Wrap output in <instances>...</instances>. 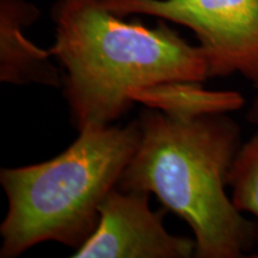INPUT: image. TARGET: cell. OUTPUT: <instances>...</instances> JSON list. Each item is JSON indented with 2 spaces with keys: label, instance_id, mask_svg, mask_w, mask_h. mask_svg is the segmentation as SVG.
<instances>
[{
  "label": "cell",
  "instance_id": "obj_3",
  "mask_svg": "<svg viewBox=\"0 0 258 258\" xmlns=\"http://www.w3.org/2000/svg\"><path fill=\"white\" fill-rule=\"evenodd\" d=\"M140 138L139 121L90 124L53 159L3 167L8 212L0 225V257L16 258L46 241L78 250L95 232L99 206L118 185Z\"/></svg>",
  "mask_w": 258,
  "mask_h": 258
},
{
  "label": "cell",
  "instance_id": "obj_9",
  "mask_svg": "<svg viewBox=\"0 0 258 258\" xmlns=\"http://www.w3.org/2000/svg\"><path fill=\"white\" fill-rule=\"evenodd\" d=\"M247 121L250 123L258 125V93L257 96L254 97L252 104H251L249 112H247Z\"/></svg>",
  "mask_w": 258,
  "mask_h": 258
},
{
  "label": "cell",
  "instance_id": "obj_8",
  "mask_svg": "<svg viewBox=\"0 0 258 258\" xmlns=\"http://www.w3.org/2000/svg\"><path fill=\"white\" fill-rule=\"evenodd\" d=\"M227 185L235 208L256 218L258 243V132L241 145L228 172Z\"/></svg>",
  "mask_w": 258,
  "mask_h": 258
},
{
  "label": "cell",
  "instance_id": "obj_2",
  "mask_svg": "<svg viewBox=\"0 0 258 258\" xmlns=\"http://www.w3.org/2000/svg\"><path fill=\"white\" fill-rule=\"evenodd\" d=\"M138 150L117 188L154 194L190 226L198 258H239L257 241L256 222L225 191L241 147L240 128L225 114L177 118L143 112Z\"/></svg>",
  "mask_w": 258,
  "mask_h": 258
},
{
  "label": "cell",
  "instance_id": "obj_6",
  "mask_svg": "<svg viewBox=\"0 0 258 258\" xmlns=\"http://www.w3.org/2000/svg\"><path fill=\"white\" fill-rule=\"evenodd\" d=\"M40 17V10L28 0H0V82L14 85L61 88L62 71L51 63L49 51L25 36Z\"/></svg>",
  "mask_w": 258,
  "mask_h": 258
},
{
  "label": "cell",
  "instance_id": "obj_4",
  "mask_svg": "<svg viewBox=\"0 0 258 258\" xmlns=\"http://www.w3.org/2000/svg\"><path fill=\"white\" fill-rule=\"evenodd\" d=\"M124 17L145 15L192 31L209 78L240 74L258 90V0H103Z\"/></svg>",
  "mask_w": 258,
  "mask_h": 258
},
{
  "label": "cell",
  "instance_id": "obj_5",
  "mask_svg": "<svg viewBox=\"0 0 258 258\" xmlns=\"http://www.w3.org/2000/svg\"><path fill=\"white\" fill-rule=\"evenodd\" d=\"M150 194L116 186L99 206V221L74 258H189L195 240L169 233L164 211L150 208Z\"/></svg>",
  "mask_w": 258,
  "mask_h": 258
},
{
  "label": "cell",
  "instance_id": "obj_7",
  "mask_svg": "<svg viewBox=\"0 0 258 258\" xmlns=\"http://www.w3.org/2000/svg\"><path fill=\"white\" fill-rule=\"evenodd\" d=\"M134 102L145 103L177 118H192L207 114H226L244 105V98L234 91H208L200 83L173 82L151 86L133 93Z\"/></svg>",
  "mask_w": 258,
  "mask_h": 258
},
{
  "label": "cell",
  "instance_id": "obj_1",
  "mask_svg": "<svg viewBox=\"0 0 258 258\" xmlns=\"http://www.w3.org/2000/svg\"><path fill=\"white\" fill-rule=\"evenodd\" d=\"M50 15L55 41L48 51L61 66L63 97L78 132L122 117L139 90L209 78L201 48L164 21L154 28L125 22L103 0H57Z\"/></svg>",
  "mask_w": 258,
  "mask_h": 258
}]
</instances>
